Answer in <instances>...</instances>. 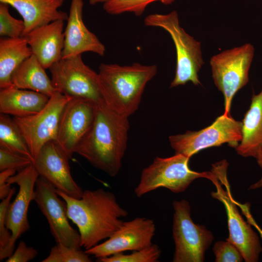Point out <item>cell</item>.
I'll return each mask as SVG.
<instances>
[{
    "mask_svg": "<svg viewBox=\"0 0 262 262\" xmlns=\"http://www.w3.org/2000/svg\"><path fill=\"white\" fill-rule=\"evenodd\" d=\"M228 164L224 160L213 165V176L210 180L216 190L211 193V195L221 202L225 208L229 231L226 239L239 249L245 262H256L262 251V247L258 234L251 225L244 220L237 209L227 179Z\"/></svg>",
    "mask_w": 262,
    "mask_h": 262,
    "instance_id": "5",
    "label": "cell"
},
{
    "mask_svg": "<svg viewBox=\"0 0 262 262\" xmlns=\"http://www.w3.org/2000/svg\"><path fill=\"white\" fill-rule=\"evenodd\" d=\"M0 146L26 156L33 162L27 143L13 118L9 115L0 114Z\"/></svg>",
    "mask_w": 262,
    "mask_h": 262,
    "instance_id": "24",
    "label": "cell"
},
{
    "mask_svg": "<svg viewBox=\"0 0 262 262\" xmlns=\"http://www.w3.org/2000/svg\"><path fill=\"white\" fill-rule=\"evenodd\" d=\"M49 69L57 91L70 98L87 99L97 104L104 100L98 74L84 64L82 55L62 58Z\"/></svg>",
    "mask_w": 262,
    "mask_h": 262,
    "instance_id": "10",
    "label": "cell"
},
{
    "mask_svg": "<svg viewBox=\"0 0 262 262\" xmlns=\"http://www.w3.org/2000/svg\"><path fill=\"white\" fill-rule=\"evenodd\" d=\"M83 0H71L67 24L64 30V46L62 58L85 52H92L101 56L105 52L104 45L85 26L82 19Z\"/></svg>",
    "mask_w": 262,
    "mask_h": 262,
    "instance_id": "17",
    "label": "cell"
},
{
    "mask_svg": "<svg viewBox=\"0 0 262 262\" xmlns=\"http://www.w3.org/2000/svg\"><path fill=\"white\" fill-rule=\"evenodd\" d=\"M175 0H108L103 3V8L109 14L117 15L132 13L136 16L142 15L146 7L155 1L169 5Z\"/></svg>",
    "mask_w": 262,
    "mask_h": 262,
    "instance_id": "25",
    "label": "cell"
},
{
    "mask_svg": "<svg viewBox=\"0 0 262 262\" xmlns=\"http://www.w3.org/2000/svg\"><path fill=\"white\" fill-rule=\"evenodd\" d=\"M97 103L84 98H71L61 114L56 142L70 159L75 148L94 121Z\"/></svg>",
    "mask_w": 262,
    "mask_h": 262,
    "instance_id": "14",
    "label": "cell"
},
{
    "mask_svg": "<svg viewBox=\"0 0 262 262\" xmlns=\"http://www.w3.org/2000/svg\"><path fill=\"white\" fill-rule=\"evenodd\" d=\"M235 202L237 206L240 208L242 213L245 216L247 222L256 229L262 239V229L258 225L251 213L249 203L246 202L242 204L237 201H235Z\"/></svg>",
    "mask_w": 262,
    "mask_h": 262,
    "instance_id": "33",
    "label": "cell"
},
{
    "mask_svg": "<svg viewBox=\"0 0 262 262\" xmlns=\"http://www.w3.org/2000/svg\"><path fill=\"white\" fill-rule=\"evenodd\" d=\"M68 157L55 140L46 143L34 159L33 164L40 177L56 190L80 198L83 190L72 178Z\"/></svg>",
    "mask_w": 262,
    "mask_h": 262,
    "instance_id": "16",
    "label": "cell"
},
{
    "mask_svg": "<svg viewBox=\"0 0 262 262\" xmlns=\"http://www.w3.org/2000/svg\"><path fill=\"white\" fill-rule=\"evenodd\" d=\"M173 237L175 249L174 262H202L206 250L214 237L203 225L195 224L191 216L188 201L182 199L173 202Z\"/></svg>",
    "mask_w": 262,
    "mask_h": 262,
    "instance_id": "8",
    "label": "cell"
},
{
    "mask_svg": "<svg viewBox=\"0 0 262 262\" xmlns=\"http://www.w3.org/2000/svg\"><path fill=\"white\" fill-rule=\"evenodd\" d=\"M37 254L36 249L32 246H28L23 241H21L16 250L7 259L6 262H27L34 259Z\"/></svg>",
    "mask_w": 262,
    "mask_h": 262,
    "instance_id": "32",
    "label": "cell"
},
{
    "mask_svg": "<svg viewBox=\"0 0 262 262\" xmlns=\"http://www.w3.org/2000/svg\"><path fill=\"white\" fill-rule=\"evenodd\" d=\"M85 251L60 244L53 246L48 256L42 262H90L91 259Z\"/></svg>",
    "mask_w": 262,
    "mask_h": 262,
    "instance_id": "27",
    "label": "cell"
},
{
    "mask_svg": "<svg viewBox=\"0 0 262 262\" xmlns=\"http://www.w3.org/2000/svg\"><path fill=\"white\" fill-rule=\"evenodd\" d=\"M39 177L33 163L7 180L10 184L16 183L19 186L18 194L10 203L5 218L6 226L12 234L9 246L11 256L17 239L30 229L28 211L30 203L34 200L35 186Z\"/></svg>",
    "mask_w": 262,
    "mask_h": 262,
    "instance_id": "15",
    "label": "cell"
},
{
    "mask_svg": "<svg viewBox=\"0 0 262 262\" xmlns=\"http://www.w3.org/2000/svg\"><path fill=\"white\" fill-rule=\"evenodd\" d=\"M254 158L262 170V146L258 150ZM261 187H262V175L259 180L250 186L249 189L255 190Z\"/></svg>",
    "mask_w": 262,
    "mask_h": 262,
    "instance_id": "34",
    "label": "cell"
},
{
    "mask_svg": "<svg viewBox=\"0 0 262 262\" xmlns=\"http://www.w3.org/2000/svg\"><path fill=\"white\" fill-rule=\"evenodd\" d=\"M45 68L33 54L23 61L14 72L13 86L30 90L50 97L57 90Z\"/></svg>",
    "mask_w": 262,
    "mask_h": 262,
    "instance_id": "23",
    "label": "cell"
},
{
    "mask_svg": "<svg viewBox=\"0 0 262 262\" xmlns=\"http://www.w3.org/2000/svg\"><path fill=\"white\" fill-rule=\"evenodd\" d=\"M128 117L111 108L103 100L97 104L93 123L77 146L75 153L111 177L119 173L127 147Z\"/></svg>",
    "mask_w": 262,
    "mask_h": 262,
    "instance_id": "1",
    "label": "cell"
},
{
    "mask_svg": "<svg viewBox=\"0 0 262 262\" xmlns=\"http://www.w3.org/2000/svg\"><path fill=\"white\" fill-rule=\"evenodd\" d=\"M59 91L55 92L40 111L24 117H14L34 159L47 142L56 140L61 113L70 98Z\"/></svg>",
    "mask_w": 262,
    "mask_h": 262,
    "instance_id": "11",
    "label": "cell"
},
{
    "mask_svg": "<svg viewBox=\"0 0 262 262\" xmlns=\"http://www.w3.org/2000/svg\"><path fill=\"white\" fill-rule=\"evenodd\" d=\"M15 187L12 189L5 198L0 203V260L8 258L11 256L9 252L12 234L5 225V218L8 206L11 198L15 194Z\"/></svg>",
    "mask_w": 262,
    "mask_h": 262,
    "instance_id": "29",
    "label": "cell"
},
{
    "mask_svg": "<svg viewBox=\"0 0 262 262\" xmlns=\"http://www.w3.org/2000/svg\"><path fill=\"white\" fill-rule=\"evenodd\" d=\"M213 250L215 255L216 262H240L244 260L239 249L230 241L216 242Z\"/></svg>",
    "mask_w": 262,
    "mask_h": 262,
    "instance_id": "31",
    "label": "cell"
},
{
    "mask_svg": "<svg viewBox=\"0 0 262 262\" xmlns=\"http://www.w3.org/2000/svg\"><path fill=\"white\" fill-rule=\"evenodd\" d=\"M49 98L42 93L13 86L0 89V112L19 117L33 115L44 108Z\"/></svg>",
    "mask_w": 262,
    "mask_h": 262,
    "instance_id": "20",
    "label": "cell"
},
{
    "mask_svg": "<svg viewBox=\"0 0 262 262\" xmlns=\"http://www.w3.org/2000/svg\"><path fill=\"white\" fill-rule=\"evenodd\" d=\"M33 54L26 38L1 37L0 39V88L13 86L12 76L20 64Z\"/></svg>",
    "mask_w": 262,
    "mask_h": 262,
    "instance_id": "22",
    "label": "cell"
},
{
    "mask_svg": "<svg viewBox=\"0 0 262 262\" xmlns=\"http://www.w3.org/2000/svg\"><path fill=\"white\" fill-rule=\"evenodd\" d=\"M242 122L235 120L230 113L218 117L209 126L198 131L170 135L169 141L175 154L190 158L204 149L228 143L236 148L242 138Z\"/></svg>",
    "mask_w": 262,
    "mask_h": 262,
    "instance_id": "9",
    "label": "cell"
},
{
    "mask_svg": "<svg viewBox=\"0 0 262 262\" xmlns=\"http://www.w3.org/2000/svg\"><path fill=\"white\" fill-rule=\"evenodd\" d=\"M65 0H0L15 9L23 18L25 29L22 36L41 26L62 20L68 15L59 10Z\"/></svg>",
    "mask_w": 262,
    "mask_h": 262,
    "instance_id": "19",
    "label": "cell"
},
{
    "mask_svg": "<svg viewBox=\"0 0 262 262\" xmlns=\"http://www.w3.org/2000/svg\"><path fill=\"white\" fill-rule=\"evenodd\" d=\"M58 196L56 189L39 176L35 186L34 201L46 218L56 244L81 249L79 232L69 223L66 203Z\"/></svg>",
    "mask_w": 262,
    "mask_h": 262,
    "instance_id": "12",
    "label": "cell"
},
{
    "mask_svg": "<svg viewBox=\"0 0 262 262\" xmlns=\"http://www.w3.org/2000/svg\"><path fill=\"white\" fill-rule=\"evenodd\" d=\"M155 230L153 220L137 217L131 220L123 221L106 241L85 252L98 259L126 251L142 249L153 244L152 240Z\"/></svg>",
    "mask_w": 262,
    "mask_h": 262,
    "instance_id": "13",
    "label": "cell"
},
{
    "mask_svg": "<svg viewBox=\"0 0 262 262\" xmlns=\"http://www.w3.org/2000/svg\"><path fill=\"white\" fill-rule=\"evenodd\" d=\"M242 122V138L236 151L242 156L254 158L262 146V89L252 95L249 108Z\"/></svg>",
    "mask_w": 262,
    "mask_h": 262,
    "instance_id": "21",
    "label": "cell"
},
{
    "mask_svg": "<svg viewBox=\"0 0 262 262\" xmlns=\"http://www.w3.org/2000/svg\"><path fill=\"white\" fill-rule=\"evenodd\" d=\"M254 50L252 44L246 43L224 50L210 59L214 84L224 96V113H230L234 96L249 81Z\"/></svg>",
    "mask_w": 262,
    "mask_h": 262,
    "instance_id": "7",
    "label": "cell"
},
{
    "mask_svg": "<svg viewBox=\"0 0 262 262\" xmlns=\"http://www.w3.org/2000/svg\"><path fill=\"white\" fill-rule=\"evenodd\" d=\"M161 254V250L156 244L145 248L132 251L130 254L118 253L109 257L97 259L99 262H156Z\"/></svg>",
    "mask_w": 262,
    "mask_h": 262,
    "instance_id": "26",
    "label": "cell"
},
{
    "mask_svg": "<svg viewBox=\"0 0 262 262\" xmlns=\"http://www.w3.org/2000/svg\"><path fill=\"white\" fill-rule=\"evenodd\" d=\"M9 8L8 4L0 2V35L13 38L22 37L24 21L14 17L9 13Z\"/></svg>",
    "mask_w": 262,
    "mask_h": 262,
    "instance_id": "28",
    "label": "cell"
},
{
    "mask_svg": "<svg viewBox=\"0 0 262 262\" xmlns=\"http://www.w3.org/2000/svg\"><path fill=\"white\" fill-rule=\"evenodd\" d=\"M64 21L56 20L33 30L25 36L32 53L45 69L62 58Z\"/></svg>",
    "mask_w": 262,
    "mask_h": 262,
    "instance_id": "18",
    "label": "cell"
},
{
    "mask_svg": "<svg viewBox=\"0 0 262 262\" xmlns=\"http://www.w3.org/2000/svg\"><path fill=\"white\" fill-rule=\"evenodd\" d=\"M56 191L66 202L68 218L77 226L81 246L85 250L109 238L122 225L121 218L128 214L112 192L101 188L85 190L80 198Z\"/></svg>",
    "mask_w": 262,
    "mask_h": 262,
    "instance_id": "2",
    "label": "cell"
},
{
    "mask_svg": "<svg viewBox=\"0 0 262 262\" xmlns=\"http://www.w3.org/2000/svg\"><path fill=\"white\" fill-rule=\"evenodd\" d=\"M190 159L180 154L154 158L150 164L143 169L139 182L134 189L135 195L140 197L161 187L179 193L186 190L196 179L204 178L210 180L213 172L191 170L188 165Z\"/></svg>",
    "mask_w": 262,
    "mask_h": 262,
    "instance_id": "6",
    "label": "cell"
},
{
    "mask_svg": "<svg viewBox=\"0 0 262 262\" xmlns=\"http://www.w3.org/2000/svg\"><path fill=\"white\" fill-rule=\"evenodd\" d=\"M157 72L154 65L101 64L98 74L104 101L115 111L129 117L138 109L147 83Z\"/></svg>",
    "mask_w": 262,
    "mask_h": 262,
    "instance_id": "3",
    "label": "cell"
},
{
    "mask_svg": "<svg viewBox=\"0 0 262 262\" xmlns=\"http://www.w3.org/2000/svg\"><path fill=\"white\" fill-rule=\"evenodd\" d=\"M33 161L29 157L13 152L0 146V171L11 169L19 171Z\"/></svg>",
    "mask_w": 262,
    "mask_h": 262,
    "instance_id": "30",
    "label": "cell"
},
{
    "mask_svg": "<svg viewBox=\"0 0 262 262\" xmlns=\"http://www.w3.org/2000/svg\"><path fill=\"white\" fill-rule=\"evenodd\" d=\"M108 0H89V2L91 5H94L98 3H105Z\"/></svg>",
    "mask_w": 262,
    "mask_h": 262,
    "instance_id": "35",
    "label": "cell"
},
{
    "mask_svg": "<svg viewBox=\"0 0 262 262\" xmlns=\"http://www.w3.org/2000/svg\"><path fill=\"white\" fill-rule=\"evenodd\" d=\"M144 23L147 26L164 30L174 43L176 68L170 87L184 85L188 82L195 85H199L198 72L204 64L201 44L180 27L177 12L150 14L145 18Z\"/></svg>",
    "mask_w": 262,
    "mask_h": 262,
    "instance_id": "4",
    "label": "cell"
}]
</instances>
